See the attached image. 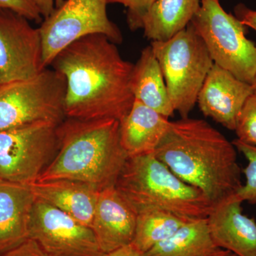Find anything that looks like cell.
<instances>
[{
	"mask_svg": "<svg viewBox=\"0 0 256 256\" xmlns=\"http://www.w3.org/2000/svg\"><path fill=\"white\" fill-rule=\"evenodd\" d=\"M50 66L66 80V118L120 121L130 110L134 64L124 60L116 44L104 35L79 38L58 54Z\"/></svg>",
	"mask_w": 256,
	"mask_h": 256,
	"instance_id": "cell-1",
	"label": "cell"
},
{
	"mask_svg": "<svg viewBox=\"0 0 256 256\" xmlns=\"http://www.w3.org/2000/svg\"><path fill=\"white\" fill-rule=\"evenodd\" d=\"M154 154L213 206L242 186L235 146L204 120L188 117L170 122Z\"/></svg>",
	"mask_w": 256,
	"mask_h": 256,
	"instance_id": "cell-2",
	"label": "cell"
},
{
	"mask_svg": "<svg viewBox=\"0 0 256 256\" xmlns=\"http://www.w3.org/2000/svg\"><path fill=\"white\" fill-rule=\"evenodd\" d=\"M56 154L37 182L68 180L99 191L116 186L128 156L116 119L66 118L57 127Z\"/></svg>",
	"mask_w": 256,
	"mask_h": 256,
	"instance_id": "cell-3",
	"label": "cell"
},
{
	"mask_svg": "<svg viewBox=\"0 0 256 256\" xmlns=\"http://www.w3.org/2000/svg\"><path fill=\"white\" fill-rule=\"evenodd\" d=\"M116 188L137 214L160 210L192 220L207 218L213 207L200 190L176 176L154 153L128 158Z\"/></svg>",
	"mask_w": 256,
	"mask_h": 256,
	"instance_id": "cell-4",
	"label": "cell"
},
{
	"mask_svg": "<svg viewBox=\"0 0 256 256\" xmlns=\"http://www.w3.org/2000/svg\"><path fill=\"white\" fill-rule=\"evenodd\" d=\"M150 46L164 76L174 110L182 118L188 117L214 64L204 42L190 23L170 40L151 42Z\"/></svg>",
	"mask_w": 256,
	"mask_h": 256,
	"instance_id": "cell-5",
	"label": "cell"
},
{
	"mask_svg": "<svg viewBox=\"0 0 256 256\" xmlns=\"http://www.w3.org/2000/svg\"><path fill=\"white\" fill-rule=\"evenodd\" d=\"M191 24L204 42L214 63L248 84L256 74V45L246 34L247 26L222 8L220 0H200Z\"/></svg>",
	"mask_w": 256,
	"mask_h": 256,
	"instance_id": "cell-6",
	"label": "cell"
},
{
	"mask_svg": "<svg viewBox=\"0 0 256 256\" xmlns=\"http://www.w3.org/2000/svg\"><path fill=\"white\" fill-rule=\"evenodd\" d=\"M66 88L63 76L48 67L33 78L0 85V131L36 122L62 124Z\"/></svg>",
	"mask_w": 256,
	"mask_h": 256,
	"instance_id": "cell-7",
	"label": "cell"
},
{
	"mask_svg": "<svg viewBox=\"0 0 256 256\" xmlns=\"http://www.w3.org/2000/svg\"><path fill=\"white\" fill-rule=\"evenodd\" d=\"M108 0H65L44 18L38 28L44 67H50L66 47L88 35L102 34L116 44L122 43L120 30L108 16Z\"/></svg>",
	"mask_w": 256,
	"mask_h": 256,
	"instance_id": "cell-8",
	"label": "cell"
},
{
	"mask_svg": "<svg viewBox=\"0 0 256 256\" xmlns=\"http://www.w3.org/2000/svg\"><path fill=\"white\" fill-rule=\"evenodd\" d=\"M58 126L36 122L0 131V180L28 186L36 182L56 154Z\"/></svg>",
	"mask_w": 256,
	"mask_h": 256,
	"instance_id": "cell-9",
	"label": "cell"
},
{
	"mask_svg": "<svg viewBox=\"0 0 256 256\" xmlns=\"http://www.w3.org/2000/svg\"><path fill=\"white\" fill-rule=\"evenodd\" d=\"M30 238L47 256H102L92 228L36 198L32 210Z\"/></svg>",
	"mask_w": 256,
	"mask_h": 256,
	"instance_id": "cell-10",
	"label": "cell"
},
{
	"mask_svg": "<svg viewBox=\"0 0 256 256\" xmlns=\"http://www.w3.org/2000/svg\"><path fill=\"white\" fill-rule=\"evenodd\" d=\"M44 69L40 28L21 15L0 10V85L33 78Z\"/></svg>",
	"mask_w": 256,
	"mask_h": 256,
	"instance_id": "cell-11",
	"label": "cell"
},
{
	"mask_svg": "<svg viewBox=\"0 0 256 256\" xmlns=\"http://www.w3.org/2000/svg\"><path fill=\"white\" fill-rule=\"evenodd\" d=\"M254 88L214 64L202 86L196 104L206 117L234 131L237 118Z\"/></svg>",
	"mask_w": 256,
	"mask_h": 256,
	"instance_id": "cell-12",
	"label": "cell"
},
{
	"mask_svg": "<svg viewBox=\"0 0 256 256\" xmlns=\"http://www.w3.org/2000/svg\"><path fill=\"white\" fill-rule=\"evenodd\" d=\"M242 202L236 194L214 206L206 218L212 240L237 256H256V222L242 214Z\"/></svg>",
	"mask_w": 256,
	"mask_h": 256,
	"instance_id": "cell-13",
	"label": "cell"
},
{
	"mask_svg": "<svg viewBox=\"0 0 256 256\" xmlns=\"http://www.w3.org/2000/svg\"><path fill=\"white\" fill-rule=\"evenodd\" d=\"M137 213L116 186L99 192L92 228L104 254L130 244Z\"/></svg>",
	"mask_w": 256,
	"mask_h": 256,
	"instance_id": "cell-14",
	"label": "cell"
},
{
	"mask_svg": "<svg viewBox=\"0 0 256 256\" xmlns=\"http://www.w3.org/2000/svg\"><path fill=\"white\" fill-rule=\"evenodd\" d=\"M35 200L28 185L0 180V255L30 239Z\"/></svg>",
	"mask_w": 256,
	"mask_h": 256,
	"instance_id": "cell-15",
	"label": "cell"
},
{
	"mask_svg": "<svg viewBox=\"0 0 256 256\" xmlns=\"http://www.w3.org/2000/svg\"><path fill=\"white\" fill-rule=\"evenodd\" d=\"M35 197L92 228L99 190L80 182L60 180L30 185Z\"/></svg>",
	"mask_w": 256,
	"mask_h": 256,
	"instance_id": "cell-16",
	"label": "cell"
},
{
	"mask_svg": "<svg viewBox=\"0 0 256 256\" xmlns=\"http://www.w3.org/2000/svg\"><path fill=\"white\" fill-rule=\"evenodd\" d=\"M169 118L134 99L120 120V138L128 158L154 153L169 128Z\"/></svg>",
	"mask_w": 256,
	"mask_h": 256,
	"instance_id": "cell-17",
	"label": "cell"
},
{
	"mask_svg": "<svg viewBox=\"0 0 256 256\" xmlns=\"http://www.w3.org/2000/svg\"><path fill=\"white\" fill-rule=\"evenodd\" d=\"M200 0H156L139 21L137 30L151 42L170 40L191 22Z\"/></svg>",
	"mask_w": 256,
	"mask_h": 256,
	"instance_id": "cell-18",
	"label": "cell"
},
{
	"mask_svg": "<svg viewBox=\"0 0 256 256\" xmlns=\"http://www.w3.org/2000/svg\"><path fill=\"white\" fill-rule=\"evenodd\" d=\"M131 90L136 100L168 118L174 116L175 110L168 95L164 76L150 46L142 50L137 63L134 64Z\"/></svg>",
	"mask_w": 256,
	"mask_h": 256,
	"instance_id": "cell-19",
	"label": "cell"
},
{
	"mask_svg": "<svg viewBox=\"0 0 256 256\" xmlns=\"http://www.w3.org/2000/svg\"><path fill=\"white\" fill-rule=\"evenodd\" d=\"M220 250L210 237L206 218L185 224L143 256H210Z\"/></svg>",
	"mask_w": 256,
	"mask_h": 256,
	"instance_id": "cell-20",
	"label": "cell"
},
{
	"mask_svg": "<svg viewBox=\"0 0 256 256\" xmlns=\"http://www.w3.org/2000/svg\"><path fill=\"white\" fill-rule=\"evenodd\" d=\"M190 220L169 212L146 210L137 214L132 244L142 254L166 240Z\"/></svg>",
	"mask_w": 256,
	"mask_h": 256,
	"instance_id": "cell-21",
	"label": "cell"
},
{
	"mask_svg": "<svg viewBox=\"0 0 256 256\" xmlns=\"http://www.w3.org/2000/svg\"><path fill=\"white\" fill-rule=\"evenodd\" d=\"M233 144L236 149L246 158L248 166L244 170L246 182L242 185L236 193L242 202H247L252 204H256V146L242 142L238 139L234 140Z\"/></svg>",
	"mask_w": 256,
	"mask_h": 256,
	"instance_id": "cell-22",
	"label": "cell"
},
{
	"mask_svg": "<svg viewBox=\"0 0 256 256\" xmlns=\"http://www.w3.org/2000/svg\"><path fill=\"white\" fill-rule=\"evenodd\" d=\"M234 131L239 140L256 146V88L244 102Z\"/></svg>",
	"mask_w": 256,
	"mask_h": 256,
	"instance_id": "cell-23",
	"label": "cell"
},
{
	"mask_svg": "<svg viewBox=\"0 0 256 256\" xmlns=\"http://www.w3.org/2000/svg\"><path fill=\"white\" fill-rule=\"evenodd\" d=\"M0 10H10L28 21L42 22L43 18L34 0H0Z\"/></svg>",
	"mask_w": 256,
	"mask_h": 256,
	"instance_id": "cell-24",
	"label": "cell"
},
{
	"mask_svg": "<svg viewBox=\"0 0 256 256\" xmlns=\"http://www.w3.org/2000/svg\"><path fill=\"white\" fill-rule=\"evenodd\" d=\"M156 0H108V4H120L128 8L127 20L130 28L137 30L143 15L151 8Z\"/></svg>",
	"mask_w": 256,
	"mask_h": 256,
	"instance_id": "cell-25",
	"label": "cell"
},
{
	"mask_svg": "<svg viewBox=\"0 0 256 256\" xmlns=\"http://www.w3.org/2000/svg\"><path fill=\"white\" fill-rule=\"evenodd\" d=\"M0 256H47L38 244L32 239H28L21 245L12 249Z\"/></svg>",
	"mask_w": 256,
	"mask_h": 256,
	"instance_id": "cell-26",
	"label": "cell"
},
{
	"mask_svg": "<svg viewBox=\"0 0 256 256\" xmlns=\"http://www.w3.org/2000/svg\"><path fill=\"white\" fill-rule=\"evenodd\" d=\"M235 16L248 28L256 32V11L249 9L245 4H238L234 8Z\"/></svg>",
	"mask_w": 256,
	"mask_h": 256,
	"instance_id": "cell-27",
	"label": "cell"
},
{
	"mask_svg": "<svg viewBox=\"0 0 256 256\" xmlns=\"http://www.w3.org/2000/svg\"><path fill=\"white\" fill-rule=\"evenodd\" d=\"M41 13L42 18H46L53 13L56 8L60 6L65 0H34Z\"/></svg>",
	"mask_w": 256,
	"mask_h": 256,
	"instance_id": "cell-28",
	"label": "cell"
},
{
	"mask_svg": "<svg viewBox=\"0 0 256 256\" xmlns=\"http://www.w3.org/2000/svg\"><path fill=\"white\" fill-rule=\"evenodd\" d=\"M102 256H143V254L131 242L112 252H106Z\"/></svg>",
	"mask_w": 256,
	"mask_h": 256,
	"instance_id": "cell-29",
	"label": "cell"
},
{
	"mask_svg": "<svg viewBox=\"0 0 256 256\" xmlns=\"http://www.w3.org/2000/svg\"><path fill=\"white\" fill-rule=\"evenodd\" d=\"M210 256H237L233 252H228V250H223L220 249V252H216V254H214V255Z\"/></svg>",
	"mask_w": 256,
	"mask_h": 256,
	"instance_id": "cell-30",
	"label": "cell"
},
{
	"mask_svg": "<svg viewBox=\"0 0 256 256\" xmlns=\"http://www.w3.org/2000/svg\"><path fill=\"white\" fill-rule=\"evenodd\" d=\"M252 86H254V88H256V74L255 78H254V82H252Z\"/></svg>",
	"mask_w": 256,
	"mask_h": 256,
	"instance_id": "cell-31",
	"label": "cell"
}]
</instances>
